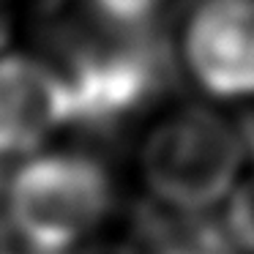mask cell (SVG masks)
I'll list each match as a JSON object with an SVG mask.
<instances>
[{"label": "cell", "instance_id": "cell-1", "mask_svg": "<svg viewBox=\"0 0 254 254\" xmlns=\"http://www.w3.org/2000/svg\"><path fill=\"white\" fill-rule=\"evenodd\" d=\"M71 93V126L107 134L153 104L170 85L167 44L148 30L71 22L55 33Z\"/></svg>", "mask_w": 254, "mask_h": 254}, {"label": "cell", "instance_id": "cell-2", "mask_svg": "<svg viewBox=\"0 0 254 254\" xmlns=\"http://www.w3.org/2000/svg\"><path fill=\"white\" fill-rule=\"evenodd\" d=\"M112 199V178L99 159L36 156L8 181V224L28 249L63 254L110 213Z\"/></svg>", "mask_w": 254, "mask_h": 254}, {"label": "cell", "instance_id": "cell-3", "mask_svg": "<svg viewBox=\"0 0 254 254\" xmlns=\"http://www.w3.org/2000/svg\"><path fill=\"white\" fill-rule=\"evenodd\" d=\"M246 142L221 115L205 107H183L148 134L142 175L161 205L205 210L235 183Z\"/></svg>", "mask_w": 254, "mask_h": 254}, {"label": "cell", "instance_id": "cell-4", "mask_svg": "<svg viewBox=\"0 0 254 254\" xmlns=\"http://www.w3.org/2000/svg\"><path fill=\"white\" fill-rule=\"evenodd\" d=\"M183 61L216 99L254 96V0H199L183 28Z\"/></svg>", "mask_w": 254, "mask_h": 254}, {"label": "cell", "instance_id": "cell-5", "mask_svg": "<svg viewBox=\"0 0 254 254\" xmlns=\"http://www.w3.org/2000/svg\"><path fill=\"white\" fill-rule=\"evenodd\" d=\"M61 126H71L61 68L28 55L0 58V159L33 153Z\"/></svg>", "mask_w": 254, "mask_h": 254}, {"label": "cell", "instance_id": "cell-6", "mask_svg": "<svg viewBox=\"0 0 254 254\" xmlns=\"http://www.w3.org/2000/svg\"><path fill=\"white\" fill-rule=\"evenodd\" d=\"M134 224L150 254H235L227 227L199 216V210L142 205Z\"/></svg>", "mask_w": 254, "mask_h": 254}, {"label": "cell", "instance_id": "cell-7", "mask_svg": "<svg viewBox=\"0 0 254 254\" xmlns=\"http://www.w3.org/2000/svg\"><path fill=\"white\" fill-rule=\"evenodd\" d=\"M90 17L121 30H148L159 17L161 0H88Z\"/></svg>", "mask_w": 254, "mask_h": 254}, {"label": "cell", "instance_id": "cell-8", "mask_svg": "<svg viewBox=\"0 0 254 254\" xmlns=\"http://www.w3.org/2000/svg\"><path fill=\"white\" fill-rule=\"evenodd\" d=\"M230 238L235 246L254 252V175L243 186L235 189L227 208V221H224Z\"/></svg>", "mask_w": 254, "mask_h": 254}, {"label": "cell", "instance_id": "cell-9", "mask_svg": "<svg viewBox=\"0 0 254 254\" xmlns=\"http://www.w3.org/2000/svg\"><path fill=\"white\" fill-rule=\"evenodd\" d=\"M79 254H142V252L134 249V246H128V243L110 241V243H96V246H88V249H82Z\"/></svg>", "mask_w": 254, "mask_h": 254}, {"label": "cell", "instance_id": "cell-10", "mask_svg": "<svg viewBox=\"0 0 254 254\" xmlns=\"http://www.w3.org/2000/svg\"><path fill=\"white\" fill-rule=\"evenodd\" d=\"M8 33H11V19H8V8H6V0H0V50L6 47Z\"/></svg>", "mask_w": 254, "mask_h": 254}, {"label": "cell", "instance_id": "cell-11", "mask_svg": "<svg viewBox=\"0 0 254 254\" xmlns=\"http://www.w3.org/2000/svg\"><path fill=\"white\" fill-rule=\"evenodd\" d=\"M0 254H14L11 243H8V238H6V227H0Z\"/></svg>", "mask_w": 254, "mask_h": 254}]
</instances>
